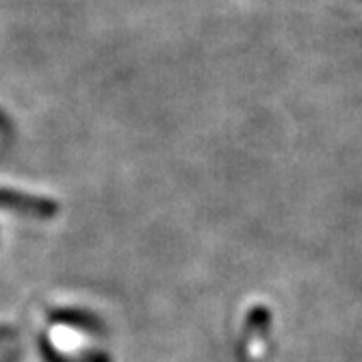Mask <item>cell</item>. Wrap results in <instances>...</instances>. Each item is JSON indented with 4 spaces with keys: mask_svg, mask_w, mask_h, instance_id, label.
Wrapping results in <instances>:
<instances>
[{
    "mask_svg": "<svg viewBox=\"0 0 362 362\" xmlns=\"http://www.w3.org/2000/svg\"><path fill=\"white\" fill-rule=\"evenodd\" d=\"M5 332H7V330H3V327H0V337H5Z\"/></svg>",
    "mask_w": 362,
    "mask_h": 362,
    "instance_id": "obj_2",
    "label": "cell"
},
{
    "mask_svg": "<svg viewBox=\"0 0 362 362\" xmlns=\"http://www.w3.org/2000/svg\"><path fill=\"white\" fill-rule=\"evenodd\" d=\"M0 206L28 215V217H44V219L57 215V211H59V204L54 200H50V197L13 191V189H5V187H0Z\"/></svg>",
    "mask_w": 362,
    "mask_h": 362,
    "instance_id": "obj_1",
    "label": "cell"
}]
</instances>
